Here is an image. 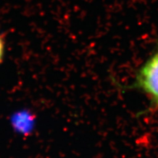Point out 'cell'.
<instances>
[{"label":"cell","mask_w":158,"mask_h":158,"mask_svg":"<svg viewBox=\"0 0 158 158\" xmlns=\"http://www.w3.org/2000/svg\"><path fill=\"white\" fill-rule=\"evenodd\" d=\"M133 86L147 94L153 107L158 108V50L138 70Z\"/></svg>","instance_id":"cell-1"},{"label":"cell","mask_w":158,"mask_h":158,"mask_svg":"<svg viewBox=\"0 0 158 158\" xmlns=\"http://www.w3.org/2000/svg\"><path fill=\"white\" fill-rule=\"evenodd\" d=\"M4 54V42L2 39L0 37V63L2 62V59Z\"/></svg>","instance_id":"cell-2"}]
</instances>
